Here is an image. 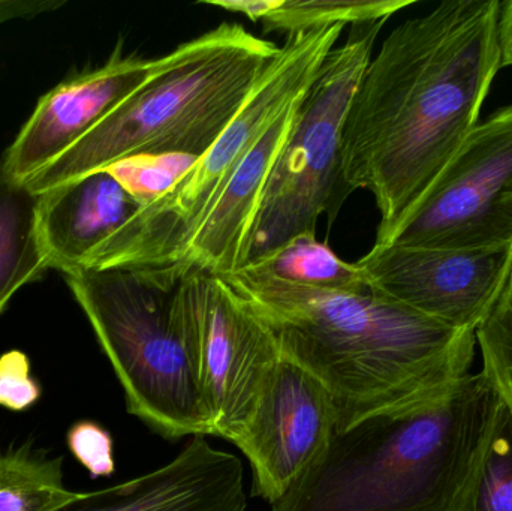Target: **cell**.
Masks as SVG:
<instances>
[{
	"label": "cell",
	"mask_w": 512,
	"mask_h": 511,
	"mask_svg": "<svg viewBox=\"0 0 512 511\" xmlns=\"http://www.w3.org/2000/svg\"><path fill=\"white\" fill-rule=\"evenodd\" d=\"M271 330L280 354L330 393L337 432L405 410L471 374L474 332H457L385 294L325 291L242 269L225 279Z\"/></svg>",
	"instance_id": "7a4b0ae2"
},
{
	"label": "cell",
	"mask_w": 512,
	"mask_h": 511,
	"mask_svg": "<svg viewBox=\"0 0 512 511\" xmlns=\"http://www.w3.org/2000/svg\"><path fill=\"white\" fill-rule=\"evenodd\" d=\"M279 50L236 23L179 45L140 89L26 185L44 194L137 155L200 159L242 111Z\"/></svg>",
	"instance_id": "277c9868"
},
{
	"label": "cell",
	"mask_w": 512,
	"mask_h": 511,
	"mask_svg": "<svg viewBox=\"0 0 512 511\" xmlns=\"http://www.w3.org/2000/svg\"><path fill=\"white\" fill-rule=\"evenodd\" d=\"M41 393L26 354L12 350L0 356V407L21 413L35 405Z\"/></svg>",
	"instance_id": "cb8c5ba5"
},
{
	"label": "cell",
	"mask_w": 512,
	"mask_h": 511,
	"mask_svg": "<svg viewBox=\"0 0 512 511\" xmlns=\"http://www.w3.org/2000/svg\"><path fill=\"white\" fill-rule=\"evenodd\" d=\"M451 511H512V414L504 404L486 449Z\"/></svg>",
	"instance_id": "ffe728a7"
},
{
	"label": "cell",
	"mask_w": 512,
	"mask_h": 511,
	"mask_svg": "<svg viewBox=\"0 0 512 511\" xmlns=\"http://www.w3.org/2000/svg\"><path fill=\"white\" fill-rule=\"evenodd\" d=\"M198 161L188 155H137L114 162L111 174L141 207L155 203Z\"/></svg>",
	"instance_id": "7402d4cb"
},
{
	"label": "cell",
	"mask_w": 512,
	"mask_h": 511,
	"mask_svg": "<svg viewBox=\"0 0 512 511\" xmlns=\"http://www.w3.org/2000/svg\"><path fill=\"white\" fill-rule=\"evenodd\" d=\"M243 269L313 290L360 293L369 288L360 266L340 260L330 246L316 240V234L294 237L282 248Z\"/></svg>",
	"instance_id": "d6986e66"
},
{
	"label": "cell",
	"mask_w": 512,
	"mask_h": 511,
	"mask_svg": "<svg viewBox=\"0 0 512 511\" xmlns=\"http://www.w3.org/2000/svg\"><path fill=\"white\" fill-rule=\"evenodd\" d=\"M39 195V234L48 269L59 270L62 275L86 266L141 209L105 170Z\"/></svg>",
	"instance_id": "9a60e30c"
},
{
	"label": "cell",
	"mask_w": 512,
	"mask_h": 511,
	"mask_svg": "<svg viewBox=\"0 0 512 511\" xmlns=\"http://www.w3.org/2000/svg\"><path fill=\"white\" fill-rule=\"evenodd\" d=\"M337 432L333 399L306 369L280 357L234 446L252 471V495L274 504L321 458Z\"/></svg>",
	"instance_id": "8fae6325"
},
{
	"label": "cell",
	"mask_w": 512,
	"mask_h": 511,
	"mask_svg": "<svg viewBox=\"0 0 512 511\" xmlns=\"http://www.w3.org/2000/svg\"><path fill=\"white\" fill-rule=\"evenodd\" d=\"M66 444L92 479H104L116 473L113 435L99 423L92 420L74 423L66 435Z\"/></svg>",
	"instance_id": "603a6c76"
},
{
	"label": "cell",
	"mask_w": 512,
	"mask_h": 511,
	"mask_svg": "<svg viewBox=\"0 0 512 511\" xmlns=\"http://www.w3.org/2000/svg\"><path fill=\"white\" fill-rule=\"evenodd\" d=\"M161 63L162 57H123L117 48L105 65L54 87L39 99L32 116L0 158L6 173L17 182H30L140 89Z\"/></svg>",
	"instance_id": "7c38bea8"
},
{
	"label": "cell",
	"mask_w": 512,
	"mask_h": 511,
	"mask_svg": "<svg viewBox=\"0 0 512 511\" xmlns=\"http://www.w3.org/2000/svg\"><path fill=\"white\" fill-rule=\"evenodd\" d=\"M201 5L216 6L227 12L261 21L265 32L283 30L288 35L310 32L336 24L388 20L414 5V0H203Z\"/></svg>",
	"instance_id": "e0dca14e"
},
{
	"label": "cell",
	"mask_w": 512,
	"mask_h": 511,
	"mask_svg": "<svg viewBox=\"0 0 512 511\" xmlns=\"http://www.w3.org/2000/svg\"><path fill=\"white\" fill-rule=\"evenodd\" d=\"M387 21L354 24L346 41L325 57L312 86L295 107L288 138L271 168L256 212L248 264L294 237L316 234L321 216L333 224L352 194L343 179V126Z\"/></svg>",
	"instance_id": "52a82bcc"
},
{
	"label": "cell",
	"mask_w": 512,
	"mask_h": 511,
	"mask_svg": "<svg viewBox=\"0 0 512 511\" xmlns=\"http://www.w3.org/2000/svg\"><path fill=\"white\" fill-rule=\"evenodd\" d=\"M239 456L195 435L168 464L113 488L81 494L59 511H246Z\"/></svg>",
	"instance_id": "4fadbf2b"
},
{
	"label": "cell",
	"mask_w": 512,
	"mask_h": 511,
	"mask_svg": "<svg viewBox=\"0 0 512 511\" xmlns=\"http://www.w3.org/2000/svg\"><path fill=\"white\" fill-rule=\"evenodd\" d=\"M65 0H0V24L56 11Z\"/></svg>",
	"instance_id": "d4e9b609"
},
{
	"label": "cell",
	"mask_w": 512,
	"mask_h": 511,
	"mask_svg": "<svg viewBox=\"0 0 512 511\" xmlns=\"http://www.w3.org/2000/svg\"><path fill=\"white\" fill-rule=\"evenodd\" d=\"M502 402L483 372L423 404L336 432L271 511H451Z\"/></svg>",
	"instance_id": "3957f363"
},
{
	"label": "cell",
	"mask_w": 512,
	"mask_h": 511,
	"mask_svg": "<svg viewBox=\"0 0 512 511\" xmlns=\"http://www.w3.org/2000/svg\"><path fill=\"white\" fill-rule=\"evenodd\" d=\"M501 0H448L393 30L361 75L342 134L343 179L367 189L385 245L480 120L502 68Z\"/></svg>",
	"instance_id": "6da1fadb"
},
{
	"label": "cell",
	"mask_w": 512,
	"mask_h": 511,
	"mask_svg": "<svg viewBox=\"0 0 512 511\" xmlns=\"http://www.w3.org/2000/svg\"><path fill=\"white\" fill-rule=\"evenodd\" d=\"M297 104L286 110L255 144L204 218L176 269L228 279L246 267L256 212L271 168L288 138Z\"/></svg>",
	"instance_id": "5bb4252c"
},
{
	"label": "cell",
	"mask_w": 512,
	"mask_h": 511,
	"mask_svg": "<svg viewBox=\"0 0 512 511\" xmlns=\"http://www.w3.org/2000/svg\"><path fill=\"white\" fill-rule=\"evenodd\" d=\"M80 495L63 482V456L32 441L0 449V511H59Z\"/></svg>",
	"instance_id": "ac0fdd59"
},
{
	"label": "cell",
	"mask_w": 512,
	"mask_h": 511,
	"mask_svg": "<svg viewBox=\"0 0 512 511\" xmlns=\"http://www.w3.org/2000/svg\"><path fill=\"white\" fill-rule=\"evenodd\" d=\"M177 317L194 368L212 437L234 443L254 413L279 345L264 321L225 279L186 272Z\"/></svg>",
	"instance_id": "ba28073f"
},
{
	"label": "cell",
	"mask_w": 512,
	"mask_h": 511,
	"mask_svg": "<svg viewBox=\"0 0 512 511\" xmlns=\"http://www.w3.org/2000/svg\"><path fill=\"white\" fill-rule=\"evenodd\" d=\"M358 266L373 290L457 332H477L512 273V243L484 249L373 246Z\"/></svg>",
	"instance_id": "30bf717a"
},
{
	"label": "cell",
	"mask_w": 512,
	"mask_h": 511,
	"mask_svg": "<svg viewBox=\"0 0 512 511\" xmlns=\"http://www.w3.org/2000/svg\"><path fill=\"white\" fill-rule=\"evenodd\" d=\"M345 26L288 35L227 131L162 197L141 207L81 269L177 267L267 129L312 86Z\"/></svg>",
	"instance_id": "8992f818"
},
{
	"label": "cell",
	"mask_w": 512,
	"mask_h": 511,
	"mask_svg": "<svg viewBox=\"0 0 512 511\" xmlns=\"http://www.w3.org/2000/svg\"><path fill=\"white\" fill-rule=\"evenodd\" d=\"M176 267L63 273L125 393L126 410L165 440L213 435L177 317Z\"/></svg>",
	"instance_id": "5b68a950"
},
{
	"label": "cell",
	"mask_w": 512,
	"mask_h": 511,
	"mask_svg": "<svg viewBox=\"0 0 512 511\" xmlns=\"http://www.w3.org/2000/svg\"><path fill=\"white\" fill-rule=\"evenodd\" d=\"M508 243H512V104L475 125L385 245L484 249Z\"/></svg>",
	"instance_id": "9c48e42d"
},
{
	"label": "cell",
	"mask_w": 512,
	"mask_h": 511,
	"mask_svg": "<svg viewBox=\"0 0 512 511\" xmlns=\"http://www.w3.org/2000/svg\"><path fill=\"white\" fill-rule=\"evenodd\" d=\"M475 336L483 359L481 372L512 414V273L501 299Z\"/></svg>",
	"instance_id": "44dd1931"
},
{
	"label": "cell",
	"mask_w": 512,
	"mask_h": 511,
	"mask_svg": "<svg viewBox=\"0 0 512 511\" xmlns=\"http://www.w3.org/2000/svg\"><path fill=\"white\" fill-rule=\"evenodd\" d=\"M41 195L12 179L0 159V314L20 288L48 270L39 234Z\"/></svg>",
	"instance_id": "2e32d148"
},
{
	"label": "cell",
	"mask_w": 512,
	"mask_h": 511,
	"mask_svg": "<svg viewBox=\"0 0 512 511\" xmlns=\"http://www.w3.org/2000/svg\"><path fill=\"white\" fill-rule=\"evenodd\" d=\"M499 38H501L502 68L512 66V0L501 2Z\"/></svg>",
	"instance_id": "484cf974"
}]
</instances>
